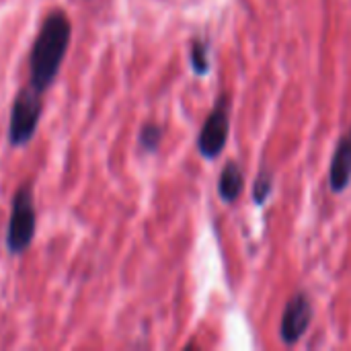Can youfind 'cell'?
<instances>
[{"label": "cell", "mask_w": 351, "mask_h": 351, "mask_svg": "<svg viewBox=\"0 0 351 351\" xmlns=\"http://www.w3.org/2000/svg\"><path fill=\"white\" fill-rule=\"evenodd\" d=\"M72 39V23L64 10H51L33 41L29 53V84L39 93H45L64 62V56L70 47Z\"/></svg>", "instance_id": "6da1fadb"}, {"label": "cell", "mask_w": 351, "mask_h": 351, "mask_svg": "<svg viewBox=\"0 0 351 351\" xmlns=\"http://www.w3.org/2000/svg\"><path fill=\"white\" fill-rule=\"evenodd\" d=\"M37 212H35V195L31 183H23L19 191L12 195L10 220L6 230V249L10 255H23L35 237Z\"/></svg>", "instance_id": "7a4b0ae2"}, {"label": "cell", "mask_w": 351, "mask_h": 351, "mask_svg": "<svg viewBox=\"0 0 351 351\" xmlns=\"http://www.w3.org/2000/svg\"><path fill=\"white\" fill-rule=\"evenodd\" d=\"M43 93L33 88L31 84L23 86L10 107V119H8V144L12 148L27 146L39 125L41 113H43Z\"/></svg>", "instance_id": "3957f363"}, {"label": "cell", "mask_w": 351, "mask_h": 351, "mask_svg": "<svg viewBox=\"0 0 351 351\" xmlns=\"http://www.w3.org/2000/svg\"><path fill=\"white\" fill-rule=\"evenodd\" d=\"M228 130H230V123H228V99L220 97L214 111L208 115V119H206V123H204V128L199 132V138H197L199 154L214 160L226 146Z\"/></svg>", "instance_id": "277c9868"}, {"label": "cell", "mask_w": 351, "mask_h": 351, "mask_svg": "<svg viewBox=\"0 0 351 351\" xmlns=\"http://www.w3.org/2000/svg\"><path fill=\"white\" fill-rule=\"evenodd\" d=\"M311 321H313V304L306 298V294L292 296L290 302L286 304L282 325H280V335H282L284 343H288V346L298 343L304 337V333L308 331Z\"/></svg>", "instance_id": "5b68a950"}, {"label": "cell", "mask_w": 351, "mask_h": 351, "mask_svg": "<svg viewBox=\"0 0 351 351\" xmlns=\"http://www.w3.org/2000/svg\"><path fill=\"white\" fill-rule=\"evenodd\" d=\"M351 181V130L339 140L331 169H329V185L335 193H341Z\"/></svg>", "instance_id": "8992f818"}, {"label": "cell", "mask_w": 351, "mask_h": 351, "mask_svg": "<svg viewBox=\"0 0 351 351\" xmlns=\"http://www.w3.org/2000/svg\"><path fill=\"white\" fill-rule=\"evenodd\" d=\"M243 187H245V177H243V171L239 169V165L234 162H228L220 175V181H218V193L220 197L226 202V204H232L241 197L243 193Z\"/></svg>", "instance_id": "52a82bcc"}, {"label": "cell", "mask_w": 351, "mask_h": 351, "mask_svg": "<svg viewBox=\"0 0 351 351\" xmlns=\"http://www.w3.org/2000/svg\"><path fill=\"white\" fill-rule=\"evenodd\" d=\"M160 140H162V130H160V125H156V123H146V125L140 130V146H142L144 150L154 152V150L158 148Z\"/></svg>", "instance_id": "ba28073f"}, {"label": "cell", "mask_w": 351, "mask_h": 351, "mask_svg": "<svg viewBox=\"0 0 351 351\" xmlns=\"http://www.w3.org/2000/svg\"><path fill=\"white\" fill-rule=\"evenodd\" d=\"M191 66H193L195 74H199V76L208 74L210 64H208V47H206V43H202V41L191 43Z\"/></svg>", "instance_id": "9c48e42d"}, {"label": "cell", "mask_w": 351, "mask_h": 351, "mask_svg": "<svg viewBox=\"0 0 351 351\" xmlns=\"http://www.w3.org/2000/svg\"><path fill=\"white\" fill-rule=\"evenodd\" d=\"M271 173L269 171H261L257 181H255V189H253V195H255V202L257 204H263L267 199V195L271 193Z\"/></svg>", "instance_id": "30bf717a"}]
</instances>
